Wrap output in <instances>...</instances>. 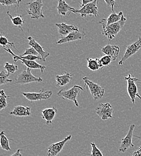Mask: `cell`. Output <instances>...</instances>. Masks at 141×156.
I'll return each instance as SVG.
<instances>
[{
	"label": "cell",
	"instance_id": "25",
	"mask_svg": "<svg viewBox=\"0 0 141 156\" xmlns=\"http://www.w3.org/2000/svg\"><path fill=\"white\" fill-rule=\"evenodd\" d=\"M7 15H9V16L10 17V18L11 19V20L13 23V24L15 25V26H16V27H18L20 30L24 32V31L23 30V28H22V26L23 25L24 23L25 22V20L22 19V16L21 15H18L15 18H13L12 16V15H10V12H7Z\"/></svg>",
	"mask_w": 141,
	"mask_h": 156
},
{
	"label": "cell",
	"instance_id": "36",
	"mask_svg": "<svg viewBox=\"0 0 141 156\" xmlns=\"http://www.w3.org/2000/svg\"><path fill=\"white\" fill-rule=\"evenodd\" d=\"M93 2V1H92V0H82L81 3V8L85 6L86 5H87V4H88L89 3H91V2Z\"/></svg>",
	"mask_w": 141,
	"mask_h": 156
},
{
	"label": "cell",
	"instance_id": "24",
	"mask_svg": "<svg viewBox=\"0 0 141 156\" xmlns=\"http://www.w3.org/2000/svg\"><path fill=\"white\" fill-rule=\"evenodd\" d=\"M0 144L2 150L7 151H12V149L9 145V140L5 136L4 131H2L0 133Z\"/></svg>",
	"mask_w": 141,
	"mask_h": 156
},
{
	"label": "cell",
	"instance_id": "3",
	"mask_svg": "<svg viewBox=\"0 0 141 156\" xmlns=\"http://www.w3.org/2000/svg\"><path fill=\"white\" fill-rule=\"evenodd\" d=\"M83 80L85 83V87L86 91H90L91 96L94 100H96L103 98L104 94V90L99 84L91 81L86 76L83 78Z\"/></svg>",
	"mask_w": 141,
	"mask_h": 156
},
{
	"label": "cell",
	"instance_id": "22",
	"mask_svg": "<svg viewBox=\"0 0 141 156\" xmlns=\"http://www.w3.org/2000/svg\"><path fill=\"white\" fill-rule=\"evenodd\" d=\"M73 75L69 72H65L64 75L56 76V87H60L67 85L73 79Z\"/></svg>",
	"mask_w": 141,
	"mask_h": 156
},
{
	"label": "cell",
	"instance_id": "23",
	"mask_svg": "<svg viewBox=\"0 0 141 156\" xmlns=\"http://www.w3.org/2000/svg\"><path fill=\"white\" fill-rule=\"evenodd\" d=\"M86 60L88 62V68L93 72L97 71L99 69H103V67L101 65L100 59L88 58Z\"/></svg>",
	"mask_w": 141,
	"mask_h": 156
},
{
	"label": "cell",
	"instance_id": "30",
	"mask_svg": "<svg viewBox=\"0 0 141 156\" xmlns=\"http://www.w3.org/2000/svg\"><path fill=\"white\" fill-rule=\"evenodd\" d=\"M11 75L9 74L8 73L5 72L4 70H2L0 73V85L6 84L9 82H12V80L9 79V77Z\"/></svg>",
	"mask_w": 141,
	"mask_h": 156
},
{
	"label": "cell",
	"instance_id": "14",
	"mask_svg": "<svg viewBox=\"0 0 141 156\" xmlns=\"http://www.w3.org/2000/svg\"><path fill=\"white\" fill-rule=\"evenodd\" d=\"M56 27L58 28V31L61 37L68 36L70 33L79 31L78 27L75 25H67L65 23H55Z\"/></svg>",
	"mask_w": 141,
	"mask_h": 156
},
{
	"label": "cell",
	"instance_id": "13",
	"mask_svg": "<svg viewBox=\"0 0 141 156\" xmlns=\"http://www.w3.org/2000/svg\"><path fill=\"white\" fill-rule=\"evenodd\" d=\"M72 139V135H69L65 137L60 142L54 143L51 144L48 148V154L47 156H57L62 150L65 144L70 140Z\"/></svg>",
	"mask_w": 141,
	"mask_h": 156
},
{
	"label": "cell",
	"instance_id": "1",
	"mask_svg": "<svg viewBox=\"0 0 141 156\" xmlns=\"http://www.w3.org/2000/svg\"><path fill=\"white\" fill-rule=\"evenodd\" d=\"M126 20L127 19L123 16L120 21L103 28L102 34L106 36L109 40H112L115 39L124 27Z\"/></svg>",
	"mask_w": 141,
	"mask_h": 156
},
{
	"label": "cell",
	"instance_id": "17",
	"mask_svg": "<svg viewBox=\"0 0 141 156\" xmlns=\"http://www.w3.org/2000/svg\"><path fill=\"white\" fill-rule=\"evenodd\" d=\"M123 16V13L122 12H119L118 13H112L109 16V17L106 20L102 19L100 22H98V23L100 24L103 28L108 27V25L120 21Z\"/></svg>",
	"mask_w": 141,
	"mask_h": 156
},
{
	"label": "cell",
	"instance_id": "39",
	"mask_svg": "<svg viewBox=\"0 0 141 156\" xmlns=\"http://www.w3.org/2000/svg\"><path fill=\"white\" fill-rule=\"evenodd\" d=\"M137 83H140V84H141V82H137Z\"/></svg>",
	"mask_w": 141,
	"mask_h": 156
},
{
	"label": "cell",
	"instance_id": "18",
	"mask_svg": "<svg viewBox=\"0 0 141 156\" xmlns=\"http://www.w3.org/2000/svg\"><path fill=\"white\" fill-rule=\"evenodd\" d=\"M27 39L29 40V43H28V45L33 48L39 54L42 58V61H46V58L50 55V54L48 52H46L41 44L38 42H37L32 37L30 36Z\"/></svg>",
	"mask_w": 141,
	"mask_h": 156
},
{
	"label": "cell",
	"instance_id": "34",
	"mask_svg": "<svg viewBox=\"0 0 141 156\" xmlns=\"http://www.w3.org/2000/svg\"><path fill=\"white\" fill-rule=\"evenodd\" d=\"M20 57L22 59H26V60H29V61H35L36 59H40L42 60V58L41 56H34V55H27V56H24V57Z\"/></svg>",
	"mask_w": 141,
	"mask_h": 156
},
{
	"label": "cell",
	"instance_id": "4",
	"mask_svg": "<svg viewBox=\"0 0 141 156\" xmlns=\"http://www.w3.org/2000/svg\"><path fill=\"white\" fill-rule=\"evenodd\" d=\"M124 79L127 81V90L131 101L133 104H135L136 98H138L141 100V96L138 93V87L136 84L139 81V79L135 77H132L130 74L125 76Z\"/></svg>",
	"mask_w": 141,
	"mask_h": 156
},
{
	"label": "cell",
	"instance_id": "5",
	"mask_svg": "<svg viewBox=\"0 0 141 156\" xmlns=\"http://www.w3.org/2000/svg\"><path fill=\"white\" fill-rule=\"evenodd\" d=\"M27 13L31 15V19L39 20L40 18H44L42 8L43 4L41 0L32 1L26 4Z\"/></svg>",
	"mask_w": 141,
	"mask_h": 156
},
{
	"label": "cell",
	"instance_id": "9",
	"mask_svg": "<svg viewBox=\"0 0 141 156\" xmlns=\"http://www.w3.org/2000/svg\"><path fill=\"white\" fill-rule=\"evenodd\" d=\"M96 111L102 120H107L113 117L114 109L112 105L109 103H99Z\"/></svg>",
	"mask_w": 141,
	"mask_h": 156
},
{
	"label": "cell",
	"instance_id": "35",
	"mask_svg": "<svg viewBox=\"0 0 141 156\" xmlns=\"http://www.w3.org/2000/svg\"><path fill=\"white\" fill-rule=\"evenodd\" d=\"M104 1H105V2L106 3V4H107V5L108 7L109 6L111 7V9H112V10L113 13H115L114 12V7H115V5L116 4V2L115 1H111V0L110 1L104 0Z\"/></svg>",
	"mask_w": 141,
	"mask_h": 156
},
{
	"label": "cell",
	"instance_id": "38",
	"mask_svg": "<svg viewBox=\"0 0 141 156\" xmlns=\"http://www.w3.org/2000/svg\"><path fill=\"white\" fill-rule=\"evenodd\" d=\"M22 149H18L16 153H15L14 154H13L11 156H22V154L20 153V151H22Z\"/></svg>",
	"mask_w": 141,
	"mask_h": 156
},
{
	"label": "cell",
	"instance_id": "6",
	"mask_svg": "<svg viewBox=\"0 0 141 156\" xmlns=\"http://www.w3.org/2000/svg\"><path fill=\"white\" fill-rule=\"evenodd\" d=\"M31 69L25 68L23 71L18 75V78L15 79V83L23 85L32 82H41L43 79L41 78L35 77L31 73Z\"/></svg>",
	"mask_w": 141,
	"mask_h": 156
},
{
	"label": "cell",
	"instance_id": "27",
	"mask_svg": "<svg viewBox=\"0 0 141 156\" xmlns=\"http://www.w3.org/2000/svg\"><path fill=\"white\" fill-rule=\"evenodd\" d=\"M0 44L2 46V48H5V46H7L8 49H10L11 47H13L15 48V43L12 42L10 43L7 37L3 36L2 34H1V37H0ZM16 49V48H15ZM17 50V49H16Z\"/></svg>",
	"mask_w": 141,
	"mask_h": 156
},
{
	"label": "cell",
	"instance_id": "31",
	"mask_svg": "<svg viewBox=\"0 0 141 156\" xmlns=\"http://www.w3.org/2000/svg\"><path fill=\"white\" fill-rule=\"evenodd\" d=\"M22 2L21 0H0V3L3 5L12 6L15 5V7H19V4Z\"/></svg>",
	"mask_w": 141,
	"mask_h": 156
},
{
	"label": "cell",
	"instance_id": "33",
	"mask_svg": "<svg viewBox=\"0 0 141 156\" xmlns=\"http://www.w3.org/2000/svg\"><path fill=\"white\" fill-rule=\"evenodd\" d=\"M27 55H34V56H41L33 48H30L28 49H26L25 50V52L21 55V57H24V56H27Z\"/></svg>",
	"mask_w": 141,
	"mask_h": 156
},
{
	"label": "cell",
	"instance_id": "20",
	"mask_svg": "<svg viewBox=\"0 0 141 156\" xmlns=\"http://www.w3.org/2000/svg\"><path fill=\"white\" fill-rule=\"evenodd\" d=\"M57 112V109L55 107L47 108L41 111L42 118L46 121L47 125L52 124V121L55 117Z\"/></svg>",
	"mask_w": 141,
	"mask_h": 156
},
{
	"label": "cell",
	"instance_id": "32",
	"mask_svg": "<svg viewBox=\"0 0 141 156\" xmlns=\"http://www.w3.org/2000/svg\"><path fill=\"white\" fill-rule=\"evenodd\" d=\"M101 65L103 67H105V66H108L111 62L113 61L112 58L108 55H104L101 57L100 58Z\"/></svg>",
	"mask_w": 141,
	"mask_h": 156
},
{
	"label": "cell",
	"instance_id": "8",
	"mask_svg": "<svg viewBox=\"0 0 141 156\" xmlns=\"http://www.w3.org/2000/svg\"><path fill=\"white\" fill-rule=\"evenodd\" d=\"M135 128V124H131L129 127V132L125 137L122 138L121 140V144L119 148V152L120 153H125L126 152L129 148H133L135 147L134 144L132 142V139L133 135V132Z\"/></svg>",
	"mask_w": 141,
	"mask_h": 156
},
{
	"label": "cell",
	"instance_id": "15",
	"mask_svg": "<svg viewBox=\"0 0 141 156\" xmlns=\"http://www.w3.org/2000/svg\"><path fill=\"white\" fill-rule=\"evenodd\" d=\"M86 34L85 33H81L79 31H73L70 33L68 36L61 37L58 41L56 42L57 44H62L65 43H69L70 41H73L76 40H79L83 39Z\"/></svg>",
	"mask_w": 141,
	"mask_h": 156
},
{
	"label": "cell",
	"instance_id": "19",
	"mask_svg": "<svg viewBox=\"0 0 141 156\" xmlns=\"http://www.w3.org/2000/svg\"><path fill=\"white\" fill-rule=\"evenodd\" d=\"M58 13L62 16H67L70 13H72L73 10H75V9L70 6L65 1L58 0Z\"/></svg>",
	"mask_w": 141,
	"mask_h": 156
},
{
	"label": "cell",
	"instance_id": "12",
	"mask_svg": "<svg viewBox=\"0 0 141 156\" xmlns=\"http://www.w3.org/2000/svg\"><path fill=\"white\" fill-rule=\"evenodd\" d=\"M141 49V37L133 44L128 46L127 47L126 51L121 58L120 62H118L119 65H122L130 57L133 56L135 54H136Z\"/></svg>",
	"mask_w": 141,
	"mask_h": 156
},
{
	"label": "cell",
	"instance_id": "21",
	"mask_svg": "<svg viewBox=\"0 0 141 156\" xmlns=\"http://www.w3.org/2000/svg\"><path fill=\"white\" fill-rule=\"evenodd\" d=\"M10 115L15 117H28L31 115V108L25 107L23 106H17L15 107L13 110L10 112Z\"/></svg>",
	"mask_w": 141,
	"mask_h": 156
},
{
	"label": "cell",
	"instance_id": "16",
	"mask_svg": "<svg viewBox=\"0 0 141 156\" xmlns=\"http://www.w3.org/2000/svg\"><path fill=\"white\" fill-rule=\"evenodd\" d=\"M120 48L116 45L112 44H107L104 47L101 48V51L105 55L110 56L113 61H115L120 53Z\"/></svg>",
	"mask_w": 141,
	"mask_h": 156
},
{
	"label": "cell",
	"instance_id": "10",
	"mask_svg": "<svg viewBox=\"0 0 141 156\" xmlns=\"http://www.w3.org/2000/svg\"><path fill=\"white\" fill-rule=\"evenodd\" d=\"M22 94L30 101H36L49 100L52 95V91H45L42 89L39 93H22Z\"/></svg>",
	"mask_w": 141,
	"mask_h": 156
},
{
	"label": "cell",
	"instance_id": "26",
	"mask_svg": "<svg viewBox=\"0 0 141 156\" xmlns=\"http://www.w3.org/2000/svg\"><path fill=\"white\" fill-rule=\"evenodd\" d=\"M10 98L9 96H6L4 90L0 91V111H2L7 106V98Z\"/></svg>",
	"mask_w": 141,
	"mask_h": 156
},
{
	"label": "cell",
	"instance_id": "37",
	"mask_svg": "<svg viewBox=\"0 0 141 156\" xmlns=\"http://www.w3.org/2000/svg\"><path fill=\"white\" fill-rule=\"evenodd\" d=\"M132 156H141V146L136 151L133 153Z\"/></svg>",
	"mask_w": 141,
	"mask_h": 156
},
{
	"label": "cell",
	"instance_id": "2",
	"mask_svg": "<svg viewBox=\"0 0 141 156\" xmlns=\"http://www.w3.org/2000/svg\"><path fill=\"white\" fill-rule=\"evenodd\" d=\"M81 91H83V88L79 85H75L68 90H61L58 92L57 95L60 96L64 100H69L73 101L76 107H79V103L76 98L80 95Z\"/></svg>",
	"mask_w": 141,
	"mask_h": 156
},
{
	"label": "cell",
	"instance_id": "11",
	"mask_svg": "<svg viewBox=\"0 0 141 156\" xmlns=\"http://www.w3.org/2000/svg\"><path fill=\"white\" fill-rule=\"evenodd\" d=\"M5 51H6L7 52H8L9 53H10L11 55H13V61L15 62H16L18 60H20L22 61V63L23 64H24L27 68L28 69H40L41 73H43V71L46 68V66H42L40 64L37 63V62H36L35 61H29V60H26L24 59H22L20 56H18L16 55H15V54L12 52V51L10 49H7V48H3Z\"/></svg>",
	"mask_w": 141,
	"mask_h": 156
},
{
	"label": "cell",
	"instance_id": "28",
	"mask_svg": "<svg viewBox=\"0 0 141 156\" xmlns=\"http://www.w3.org/2000/svg\"><path fill=\"white\" fill-rule=\"evenodd\" d=\"M91 154H86V153H83L86 155L90 156H103L102 152L99 149L97 146L94 142L91 143Z\"/></svg>",
	"mask_w": 141,
	"mask_h": 156
},
{
	"label": "cell",
	"instance_id": "29",
	"mask_svg": "<svg viewBox=\"0 0 141 156\" xmlns=\"http://www.w3.org/2000/svg\"><path fill=\"white\" fill-rule=\"evenodd\" d=\"M4 69L7 70V73L10 75L14 74L16 71L18 70V66L13 64H10L8 62H6L4 66Z\"/></svg>",
	"mask_w": 141,
	"mask_h": 156
},
{
	"label": "cell",
	"instance_id": "7",
	"mask_svg": "<svg viewBox=\"0 0 141 156\" xmlns=\"http://www.w3.org/2000/svg\"><path fill=\"white\" fill-rule=\"evenodd\" d=\"M72 13L75 14L79 13L81 15V17H86V16H94L97 17L99 16L98 7H97V1L94 0L93 2L89 3L81 9H75Z\"/></svg>",
	"mask_w": 141,
	"mask_h": 156
}]
</instances>
